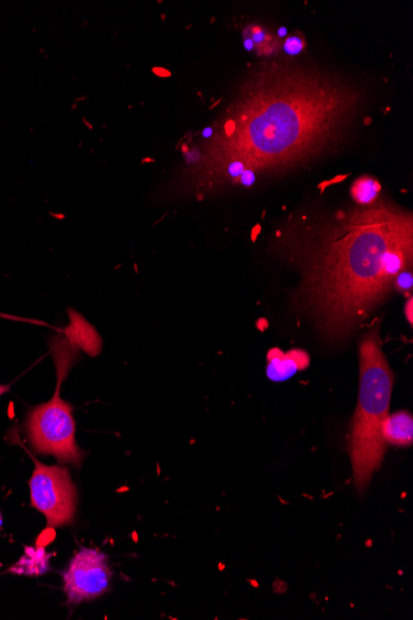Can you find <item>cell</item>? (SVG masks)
<instances>
[{"label":"cell","mask_w":413,"mask_h":620,"mask_svg":"<svg viewBox=\"0 0 413 620\" xmlns=\"http://www.w3.org/2000/svg\"><path fill=\"white\" fill-rule=\"evenodd\" d=\"M386 444L409 447L413 442V418L409 411L401 410L389 415L381 429Z\"/></svg>","instance_id":"9"},{"label":"cell","mask_w":413,"mask_h":620,"mask_svg":"<svg viewBox=\"0 0 413 620\" xmlns=\"http://www.w3.org/2000/svg\"><path fill=\"white\" fill-rule=\"evenodd\" d=\"M279 33H280V34H279L280 36H285V35H286V33H287V31H286V29L282 28V29L279 31Z\"/></svg>","instance_id":"17"},{"label":"cell","mask_w":413,"mask_h":620,"mask_svg":"<svg viewBox=\"0 0 413 620\" xmlns=\"http://www.w3.org/2000/svg\"><path fill=\"white\" fill-rule=\"evenodd\" d=\"M9 390H10V385L0 384V397H2L3 394L8 393Z\"/></svg>","instance_id":"14"},{"label":"cell","mask_w":413,"mask_h":620,"mask_svg":"<svg viewBox=\"0 0 413 620\" xmlns=\"http://www.w3.org/2000/svg\"><path fill=\"white\" fill-rule=\"evenodd\" d=\"M357 104L355 92L326 75L277 62L260 66L224 127L218 173L248 185L256 173L305 163L338 142Z\"/></svg>","instance_id":"1"},{"label":"cell","mask_w":413,"mask_h":620,"mask_svg":"<svg viewBox=\"0 0 413 620\" xmlns=\"http://www.w3.org/2000/svg\"><path fill=\"white\" fill-rule=\"evenodd\" d=\"M410 213L385 203L360 206L303 238L302 293L328 340L347 337L390 295L412 264Z\"/></svg>","instance_id":"2"},{"label":"cell","mask_w":413,"mask_h":620,"mask_svg":"<svg viewBox=\"0 0 413 620\" xmlns=\"http://www.w3.org/2000/svg\"><path fill=\"white\" fill-rule=\"evenodd\" d=\"M64 591L71 604L93 601L111 588L112 570L108 556L97 549L82 547L62 572Z\"/></svg>","instance_id":"6"},{"label":"cell","mask_w":413,"mask_h":620,"mask_svg":"<svg viewBox=\"0 0 413 620\" xmlns=\"http://www.w3.org/2000/svg\"><path fill=\"white\" fill-rule=\"evenodd\" d=\"M51 571V554L44 546L25 547L24 555L9 567V572L19 576L40 577Z\"/></svg>","instance_id":"8"},{"label":"cell","mask_w":413,"mask_h":620,"mask_svg":"<svg viewBox=\"0 0 413 620\" xmlns=\"http://www.w3.org/2000/svg\"><path fill=\"white\" fill-rule=\"evenodd\" d=\"M407 315H409V321L412 322V299L409 301V309H407Z\"/></svg>","instance_id":"15"},{"label":"cell","mask_w":413,"mask_h":620,"mask_svg":"<svg viewBox=\"0 0 413 620\" xmlns=\"http://www.w3.org/2000/svg\"><path fill=\"white\" fill-rule=\"evenodd\" d=\"M57 383L49 401L31 409L26 419V430L31 446L41 455L54 456L61 465L81 468L86 452L76 440V421L73 406L61 397V387L78 359V347L69 338L57 336L52 340Z\"/></svg>","instance_id":"4"},{"label":"cell","mask_w":413,"mask_h":620,"mask_svg":"<svg viewBox=\"0 0 413 620\" xmlns=\"http://www.w3.org/2000/svg\"><path fill=\"white\" fill-rule=\"evenodd\" d=\"M3 528V514H2V510H0V530H2Z\"/></svg>","instance_id":"16"},{"label":"cell","mask_w":413,"mask_h":620,"mask_svg":"<svg viewBox=\"0 0 413 620\" xmlns=\"http://www.w3.org/2000/svg\"><path fill=\"white\" fill-rule=\"evenodd\" d=\"M268 361L266 375L273 382H284L310 366V356L302 349H292L287 353L279 348L271 349Z\"/></svg>","instance_id":"7"},{"label":"cell","mask_w":413,"mask_h":620,"mask_svg":"<svg viewBox=\"0 0 413 620\" xmlns=\"http://www.w3.org/2000/svg\"><path fill=\"white\" fill-rule=\"evenodd\" d=\"M23 446V445H22ZM34 462L29 481L31 507L44 515L47 528H61L75 523L77 488L70 471L61 466H46L23 446Z\"/></svg>","instance_id":"5"},{"label":"cell","mask_w":413,"mask_h":620,"mask_svg":"<svg viewBox=\"0 0 413 620\" xmlns=\"http://www.w3.org/2000/svg\"><path fill=\"white\" fill-rule=\"evenodd\" d=\"M412 273L410 270H404L396 276L394 288L401 293H411L412 291Z\"/></svg>","instance_id":"13"},{"label":"cell","mask_w":413,"mask_h":620,"mask_svg":"<svg viewBox=\"0 0 413 620\" xmlns=\"http://www.w3.org/2000/svg\"><path fill=\"white\" fill-rule=\"evenodd\" d=\"M352 196L360 206H370L378 201L381 186L378 180L370 176L360 177L352 186Z\"/></svg>","instance_id":"11"},{"label":"cell","mask_w":413,"mask_h":620,"mask_svg":"<svg viewBox=\"0 0 413 620\" xmlns=\"http://www.w3.org/2000/svg\"><path fill=\"white\" fill-rule=\"evenodd\" d=\"M360 383L348 442L352 460L355 488L367 491L373 474L379 471L386 453L381 434L390 415V403L395 377L381 349L379 327L374 326L359 345Z\"/></svg>","instance_id":"3"},{"label":"cell","mask_w":413,"mask_h":620,"mask_svg":"<svg viewBox=\"0 0 413 620\" xmlns=\"http://www.w3.org/2000/svg\"><path fill=\"white\" fill-rule=\"evenodd\" d=\"M245 48L256 51L258 54H273L279 49V43L271 36L268 31L260 26L250 25L244 34Z\"/></svg>","instance_id":"10"},{"label":"cell","mask_w":413,"mask_h":620,"mask_svg":"<svg viewBox=\"0 0 413 620\" xmlns=\"http://www.w3.org/2000/svg\"><path fill=\"white\" fill-rule=\"evenodd\" d=\"M306 41L300 35H292L284 43V50L287 55H299L305 49Z\"/></svg>","instance_id":"12"}]
</instances>
